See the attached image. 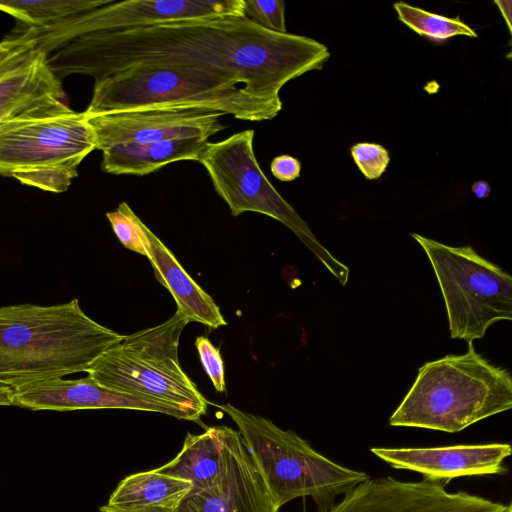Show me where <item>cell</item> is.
Listing matches in <instances>:
<instances>
[{
  "label": "cell",
  "mask_w": 512,
  "mask_h": 512,
  "mask_svg": "<svg viewBox=\"0 0 512 512\" xmlns=\"http://www.w3.org/2000/svg\"><path fill=\"white\" fill-rule=\"evenodd\" d=\"M312 38L266 30L244 16L165 23L76 38L47 56L61 81L83 74L100 81L135 66H180L230 78L252 94L281 99L289 81L328 61Z\"/></svg>",
  "instance_id": "cell-1"
},
{
  "label": "cell",
  "mask_w": 512,
  "mask_h": 512,
  "mask_svg": "<svg viewBox=\"0 0 512 512\" xmlns=\"http://www.w3.org/2000/svg\"><path fill=\"white\" fill-rule=\"evenodd\" d=\"M123 338L90 318L77 298L0 307V382L14 391L86 372Z\"/></svg>",
  "instance_id": "cell-2"
},
{
  "label": "cell",
  "mask_w": 512,
  "mask_h": 512,
  "mask_svg": "<svg viewBox=\"0 0 512 512\" xmlns=\"http://www.w3.org/2000/svg\"><path fill=\"white\" fill-rule=\"evenodd\" d=\"M511 407L510 372L490 363L468 342L466 353L446 355L419 368L389 424L457 433Z\"/></svg>",
  "instance_id": "cell-3"
},
{
  "label": "cell",
  "mask_w": 512,
  "mask_h": 512,
  "mask_svg": "<svg viewBox=\"0 0 512 512\" xmlns=\"http://www.w3.org/2000/svg\"><path fill=\"white\" fill-rule=\"evenodd\" d=\"M281 99L256 96L236 81L180 66H135L95 82L87 115L157 107H199L238 120H272Z\"/></svg>",
  "instance_id": "cell-4"
},
{
  "label": "cell",
  "mask_w": 512,
  "mask_h": 512,
  "mask_svg": "<svg viewBox=\"0 0 512 512\" xmlns=\"http://www.w3.org/2000/svg\"><path fill=\"white\" fill-rule=\"evenodd\" d=\"M237 425L243 443L280 508L299 497H311L318 512L335 504L359 483L370 478L362 471L335 463L299 435L283 430L262 416L230 403L213 404Z\"/></svg>",
  "instance_id": "cell-5"
},
{
  "label": "cell",
  "mask_w": 512,
  "mask_h": 512,
  "mask_svg": "<svg viewBox=\"0 0 512 512\" xmlns=\"http://www.w3.org/2000/svg\"><path fill=\"white\" fill-rule=\"evenodd\" d=\"M189 319L179 310L106 350L86 371L98 384L180 408L198 421L208 401L183 371L178 347Z\"/></svg>",
  "instance_id": "cell-6"
},
{
  "label": "cell",
  "mask_w": 512,
  "mask_h": 512,
  "mask_svg": "<svg viewBox=\"0 0 512 512\" xmlns=\"http://www.w3.org/2000/svg\"><path fill=\"white\" fill-rule=\"evenodd\" d=\"M96 149L85 112L69 107L0 122V175L61 193L82 160Z\"/></svg>",
  "instance_id": "cell-7"
},
{
  "label": "cell",
  "mask_w": 512,
  "mask_h": 512,
  "mask_svg": "<svg viewBox=\"0 0 512 512\" xmlns=\"http://www.w3.org/2000/svg\"><path fill=\"white\" fill-rule=\"evenodd\" d=\"M411 236L426 253L446 306L452 339L484 337L501 320L512 319V277L472 246H448L420 234Z\"/></svg>",
  "instance_id": "cell-8"
},
{
  "label": "cell",
  "mask_w": 512,
  "mask_h": 512,
  "mask_svg": "<svg viewBox=\"0 0 512 512\" xmlns=\"http://www.w3.org/2000/svg\"><path fill=\"white\" fill-rule=\"evenodd\" d=\"M255 131L248 129L219 142H207L198 162L233 216L258 212L287 226L345 285L349 269L316 239L308 224L278 193L261 170L253 149Z\"/></svg>",
  "instance_id": "cell-9"
},
{
  "label": "cell",
  "mask_w": 512,
  "mask_h": 512,
  "mask_svg": "<svg viewBox=\"0 0 512 512\" xmlns=\"http://www.w3.org/2000/svg\"><path fill=\"white\" fill-rule=\"evenodd\" d=\"M244 0H110L107 4L42 29L23 31L37 40L47 56L68 42L94 33L165 23L244 16Z\"/></svg>",
  "instance_id": "cell-10"
},
{
  "label": "cell",
  "mask_w": 512,
  "mask_h": 512,
  "mask_svg": "<svg viewBox=\"0 0 512 512\" xmlns=\"http://www.w3.org/2000/svg\"><path fill=\"white\" fill-rule=\"evenodd\" d=\"M86 114V113H85ZM224 114L199 107H157L87 115L96 149L208 138L227 128Z\"/></svg>",
  "instance_id": "cell-11"
},
{
  "label": "cell",
  "mask_w": 512,
  "mask_h": 512,
  "mask_svg": "<svg viewBox=\"0 0 512 512\" xmlns=\"http://www.w3.org/2000/svg\"><path fill=\"white\" fill-rule=\"evenodd\" d=\"M505 505L440 483L368 478L322 512H506Z\"/></svg>",
  "instance_id": "cell-12"
},
{
  "label": "cell",
  "mask_w": 512,
  "mask_h": 512,
  "mask_svg": "<svg viewBox=\"0 0 512 512\" xmlns=\"http://www.w3.org/2000/svg\"><path fill=\"white\" fill-rule=\"evenodd\" d=\"M279 509L240 433L231 428L219 479L208 489L190 492L176 512H278Z\"/></svg>",
  "instance_id": "cell-13"
},
{
  "label": "cell",
  "mask_w": 512,
  "mask_h": 512,
  "mask_svg": "<svg viewBox=\"0 0 512 512\" xmlns=\"http://www.w3.org/2000/svg\"><path fill=\"white\" fill-rule=\"evenodd\" d=\"M12 400L13 405L31 410L129 409L193 421L180 408L102 386L88 375L76 380L55 378L35 382L14 390Z\"/></svg>",
  "instance_id": "cell-14"
},
{
  "label": "cell",
  "mask_w": 512,
  "mask_h": 512,
  "mask_svg": "<svg viewBox=\"0 0 512 512\" xmlns=\"http://www.w3.org/2000/svg\"><path fill=\"white\" fill-rule=\"evenodd\" d=\"M371 452L395 469L421 474L426 481L446 485L454 478L504 474L511 455L508 443L425 448L373 447Z\"/></svg>",
  "instance_id": "cell-15"
},
{
  "label": "cell",
  "mask_w": 512,
  "mask_h": 512,
  "mask_svg": "<svg viewBox=\"0 0 512 512\" xmlns=\"http://www.w3.org/2000/svg\"><path fill=\"white\" fill-rule=\"evenodd\" d=\"M61 81L40 52L27 64L0 78V122L64 108Z\"/></svg>",
  "instance_id": "cell-16"
},
{
  "label": "cell",
  "mask_w": 512,
  "mask_h": 512,
  "mask_svg": "<svg viewBox=\"0 0 512 512\" xmlns=\"http://www.w3.org/2000/svg\"><path fill=\"white\" fill-rule=\"evenodd\" d=\"M148 260L156 279L170 292L181 311L189 321L204 324L210 328L227 325L219 306L185 271L174 254L150 230Z\"/></svg>",
  "instance_id": "cell-17"
},
{
  "label": "cell",
  "mask_w": 512,
  "mask_h": 512,
  "mask_svg": "<svg viewBox=\"0 0 512 512\" xmlns=\"http://www.w3.org/2000/svg\"><path fill=\"white\" fill-rule=\"evenodd\" d=\"M230 430L213 426L197 435L188 432L176 457L156 470L190 481L191 492L210 488L223 471Z\"/></svg>",
  "instance_id": "cell-18"
},
{
  "label": "cell",
  "mask_w": 512,
  "mask_h": 512,
  "mask_svg": "<svg viewBox=\"0 0 512 512\" xmlns=\"http://www.w3.org/2000/svg\"><path fill=\"white\" fill-rule=\"evenodd\" d=\"M207 140L183 138L142 145H121L103 152L101 168L115 175L144 176L178 161H197Z\"/></svg>",
  "instance_id": "cell-19"
},
{
  "label": "cell",
  "mask_w": 512,
  "mask_h": 512,
  "mask_svg": "<svg viewBox=\"0 0 512 512\" xmlns=\"http://www.w3.org/2000/svg\"><path fill=\"white\" fill-rule=\"evenodd\" d=\"M192 488L190 481L156 469L138 472L119 482L106 506L128 511L152 507L176 511Z\"/></svg>",
  "instance_id": "cell-20"
},
{
  "label": "cell",
  "mask_w": 512,
  "mask_h": 512,
  "mask_svg": "<svg viewBox=\"0 0 512 512\" xmlns=\"http://www.w3.org/2000/svg\"><path fill=\"white\" fill-rule=\"evenodd\" d=\"M110 0H2L3 11L25 27L42 29L107 4Z\"/></svg>",
  "instance_id": "cell-21"
},
{
  "label": "cell",
  "mask_w": 512,
  "mask_h": 512,
  "mask_svg": "<svg viewBox=\"0 0 512 512\" xmlns=\"http://www.w3.org/2000/svg\"><path fill=\"white\" fill-rule=\"evenodd\" d=\"M394 9L403 24L428 39L444 41L458 35L477 37L476 32L459 17L431 13L402 1L396 2Z\"/></svg>",
  "instance_id": "cell-22"
},
{
  "label": "cell",
  "mask_w": 512,
  "mask_h": 512,
  "mask_svg": "<svg viewBox=\"0 0 512 512\" xmlns=\"http://www.w3.org/2000/svg\"><path fill=\"white\" fill-rule=\"evenodd\" d=\"M106 217L114 234L124 247L143 256H148L147 231L149 228L126 202H121L115 211L107 212Z\"/></svg>",
  "instance_id": "cell-23"
},
{
  "label": "cell",
  "mask_w": 512,
  "mask_h": 512,
  "mask_svg": "<svg viewBox=\"0 0 512 512\" xmlns=\"http://www.w3.org/2000/svg\"><path fill=\"white\" fill-rule=\"evenodd\" d=\"M36 47L37 40L26 32L0 41V78L29 63L39 53Z\"/></svg>",
  "instance_id": "cell-24"
},
{
  "label": "cell",
  "mask_w": 512,
  "mask_h": 512,
  "mask_svg": "<svg viewBox=\"0 0 512 512\" xmlns=\"http://www.w3.org/2000/svg\"><path fill=\"white\" fill-rule=\"evenodd\" d=\"M244 17L258 26L276 33H286L283 0H244Z\"/></svg>",
  "instance_id": "cell-25"
},
{
  "label": "cell",
  "mask_w": 512,
  "mask_h": 512,
  "mask_svg": "<svg viewBox=\"0 0 512 512\" xmlns=\"http://www.w3.org/2000/svg\"><path fill=\"white\" fill-rule=\"evenodd\" d=\"M350 153L355 164L368 180L380 178L390 162L388 150L376 143H356L351 147Z\"/></svg>",
  "instance_id": "cell-26"
},
{
  "label": "cell",
  "mask_w": 512,
  "mask_h": 512,
  "mask_svg": "<svg viewBox=\"0 0 512 512\" xmlns=\"http://www.w3.org/2000/svg\"><path fill=\"white\" fill-rule=\"evenodd\" d=\"M195 346L199 354L201 364L213 383L217 392L225 391L224 362L220 349L215 347L205 336H198Z\"/></svg>",
  "instance_id": "cell-27"
},
{
  "label": "cell",
  "mask_w": 512,
  "mask_h": 512,
  "mask_svg": "<svg viewBox=\"0 0 512 512\" xmlns=\"http://www.w3.org/2000/svg\"><path fill=\"white\" fill-rule=\"evenodd\" d=\"M270 169L278 180L290 182L300 176L301 163L290 155H280L273 158Z\"/></svg>",
  "instance_id": "cell-28"
},
{
  "label": "cell",
  "mask_w": 512,
  "mask_h": 512,
  "mask_svg": "<svg viewBox=\"0 0 512 512\" xmlns=\"http://www.w3.org/2000/svg\"><path fill=\"white\" fill-rule=\"evenodd\" d=\"M494 4H496L507 24L509 33H512V1L511 0H495Z\"/></svg>",
  "instance_id": "cell-29"
},
{
  "label": "cell",
  "mask_w": 512,
  "mask_h": 512,
  "mask_svg": "<svg viewBox=\"0 0 512 512\" xmlns=\"http://www.w3.org/2000/svg\"><path fill=\"white\" fill-rule=\"evenodd\" d=\"M473 194L480 199L487 198L491 193V186L487 181L478 180L471 186Z\"/></svg>",
  "instance_id": "cell-30"
},
{
  "label": "cell",
  "mask_w": 512,
  "mask_h": 512,
  "mask_svg": "<svg viewBox=\"0 0 512 512\" xmlns=\"http://www.w3.org/2000/svg\"><path fill=\"white\" fill-rule=\"evenodd\" d=\"M13 390L6 384L0 382V406L13 405Z\"/></svg>",
  "instance_id": "cell-31"
},
{
  "label": "cell",
  "mask_w": 512,
  "mask_h": 512,
  "mask_svg": "<svg viewBox=\"0 0 512 512\" xmlns=\"http://www.w3.org/2000/svg\"><path fill=\"white\" fill-rule=\"evenodd\" d=\"M99 510H100V512H176L175 510H167V509L155 508V507L142 508V509H138V510L128 511V510H118V509L110 508L106 505L100 507Z\"/></svg>",
  "instance_id": "cell-32"
},
{
  "label": "cell",
  "mask_w": 512,
  "mask_h": 512,
  "mask_svg": "<svg viewBox=\"0 0 512 512\" xmlns=\"http://www.w3.org/2000/svg\"><path fill=\"white\" fill-rule=\"evenodd\" d=\"M506 512H512V504L511 503L508 504V508H507Z\"/></svg>",
  "instance_id": "cell-33"
}]
</instances>
